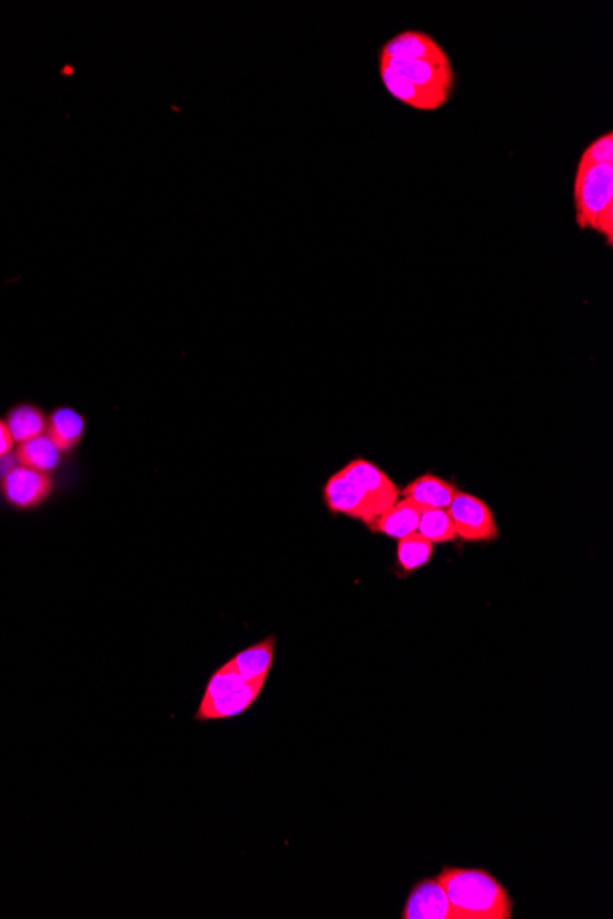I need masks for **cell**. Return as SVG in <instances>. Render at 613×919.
Masks as SVG:
<instances>
[{
	"instance_id": "10",
	"label": "cell",
	"mask_w": 613,
	"mask_h": 919,
	"mask_svg": "<svg viewBox=\"0 0 613 919\" xmlns=\"http://www.w3.org/2000/svg\"><path fill=\"white\" fill-rule=\"evenodd\" d=\"M404 919H454L451 901L439 879L415 885L403 912Z\"/></svg>"
},
{
	"instance_id": "3",
	"label": "cell",
	"mask_w": 613,
	"mask_h": 919,
	"mask_svg": "<svg viewBox=\"0 0 613 919\" xmlns=\"http://www.w3.org/2000/svg\"><path fill=\"white\" fill-rule=\"evenodd\" d=\"M575 220L581 230L597 231L613 245V162L579 158L573 182Z\"/></svg>"
},
{
	"instance_id": "2",
	"label": "cell",
	"mask_w": 613,
	"mask_h": 919,
	"mask_svg": "<svg viewBox=\"0 0 613 919\" xmlns=\"http://www.w3.org/2000/svg\"><path fill=\"white\" fill-rule=\"evenodd\" d=\"M437 879L445 887L454 919L513 918V899L487 870L445 868Z\"/></svg>"
},
{
	"instance_id": "12",
	"label": "cell",
	"mask_w": 613,
	"mask_h": 919,
	"mask_svg": "<svg viewBox=\"0 0 613 919\" xmlns=\"http://www.w3.org/2000/svg\"><path fill=\"white\" fill-rule=\"evenodd\" d=\"M425 511L426 508L421 507L417 503L403 497V500H397L388 511H384L383 514L369 525V531L384 534V536L397 540L398 542V540L406 538L409 534L417 533L421 514Z\"/></svg>"
},
{
	"instance_id": "15",
	"label": "cell",
	"mask_w": 613,
	"mask_h": 919,
	"mask_svg": "<svg viewBox=\"0 0 613 919\" xmlns=\"http://www.w3.org/2000/svg\"><path fill=\"white\" fill-rule=\"evenodd\" d=\"M276 644H278L276 635L263 639L259 643L245 648L243 652L237 653L236 658L230 659L231 666L245 681L263 680V678L268 680L274 655H276Z\"/></svg>"
},
{
	"instance_id": "14",
	"label": "cell",
	"mask_w": 613,
	"mask_h": 919,
	"mask_svg": "<svg viewBox=\"0 0 613 919\" xmlns=\"http://www.w3.org/2000/svg\"><path fill=\"white\" fill-rule=\"evenodd\" d=\"M457 492L459 488L452 481L443 480L435 474H423L404 486L401 496L412 500L423 508H448Z\"/></svg>"
},
{
	"instance_id": "5",
	"label": "cell",
	"mask_w": 613,
	"mask_h": 919,
	"mask_svg": "<svg viewBox=\"0 0 613 919\" xmlns=\"http://www.w3.org/2000/svg\"><path fill=\"white\" fill-rule=\"evenodd\" d=\"M325 507L335 516H347L358 522L366 523L367 527L377 520L384 511H388L386 505L377 502L367 492L358 488L355 483L336 472L327 480L322 488Z\"/></svg>"
},
{
	"instance_id": "6",
	"label": "cell",
	"mask_w": 613,
	"mask_h": 919,
	"mask_svg": "<svg viewBox=\"0 0 613 919\" xmlns=\"http://www.w3.org/2000/svg\"><path fill=\"white\" fill-rule=\"evenodd\" d=\"M446 511L456 527L457 538L465 542H494L500 538L496 517L479 497L459 491Z\"/></svg>"
},
{
	"instance_id": "8",
	"label": "cell",
	"mask_w": 613,
	"mask_h": 919,
	"mask_svg": "<svg viewBox=\"0 0 613 919\" xmlns=\"http://www.w3.org/2000/svg\"><path fill=\"white\" fill-rule=\"evenodd\" d=\"M338 472L388 508L401 497V488L395 485L394 480L377 465H373L372 461L358 457V460L349 461Z\"/></svg>"
},
{
	"instance_id": "16",
	"label": "cell",
	"mask_w": 613,
	"mask_h": 919,
	"mask_svg": "<svg viewBox=\"0 0 613 919\" xmlns=\"http://www.w3.org/2000/svg\"><path fill=\"white\" fill-rule=\"evenodd\" d=\"M432 556H434V544L423 538L419 533L398 540L397 564L401 575H412L421 567L431 564Z\"/></svg>"
},
{
	"instance_id": "17",
	"label": "cell",
	"mask_w": 613,
	"mask_h": 919,
	"mask_svg": "<svg viewBox=\"0 0 613 919\" xmlns=\"http://www.w3.org/2000/svg\"><path fill=\"white\" fill-rule=\"evenodd\" d=\"M417 533L432 544H451L457 540L456 527L446 508H426L421 514Z\"/></svg>"
},
{
	"instance_id": "4",
	"label": "cell",
	"mask_w": 613,
	"mask_h": 919,
	"mask_svg": "<svg viewBox=\"0 0 613 919\" xmlns=\"http://www.w3.org/2000/svg\"><path fill=\"white\" fill-rule=\"evenodd\" d=\"M58 492V477L32 471L17 461L0 474V507L16 514L41 511Z\"/></svg>"
},
{
	"instance_id": "9",
	"label": "cell",
	"mask_w": 613,
	"mask_h": 919,
	"mask_svg": "<svg viewBox=\"0 0 613 919\" xmlns=\"http://www.w3.org/2000/svg\"><path fill=\"white\" fill-rule=\"evenodd\" d=\"M87 424V417L79 409L59 404L48 412L47 435L67 457H70L83 443Z\"/></svg>"
},
{
	"instance_id": "1",
	"label": "cell",
	"mask_w": 613,
	"mask_h": 919,
	"mask_svg": "<svg viewBox=\"0 0 613 919\" xmlns=\"http://www.w3.org/2000/svg\"><path fill=\"white\" fill-rule=\"evenodd\" d=\"M378 73L394 100L421 112L443 109L456 89L451 56L423 30H404L384 42Z\"/></svg>"
},
{
	"instance_id": "11",
	"label": "cell",
	"mask_w": 613,
	"mask_h": 919,
	"mask_svg": "<svg viewBox=\"0 0 613 919\" xmlns=\"http://www.w3.org/2000/svg\"><path fill=\"white\" fill-rule=\"evenodd\" d=\"M13 457L19 465L56 477L59 476V472L63 471L65 463L69 460L47 434L27 441V443L17 444Z\"/></svg>"
},
{
	"instance_id": "18",
	"label": "cell",
	"mask_w": 613,
	"mask_h": 919,
	"mask_svg": "<svg viewBox=\"0 0 613 919\" xmlns=\"http://www.w3.org/2000/svg\"><path fill=\"white\" fill-rule=\"evenodd\" d=\"M243 683H245V680H243L241 675L237 674L236 669H234L230 661H228V663L223 664V666L217 670L216 674L211 675L210 683L206 686L200 703H210V701L217 700L220 695L228 694L231 690H236L237 686H241Z\"/></svg>"
},
{
	"instance_id": "19",
	"label": "cell",
	"mask_w": 613,
	"mask_h": 919,
	"mask_svg": "<svg viewBox=\"0 0 613 919\" xmlns=\"http://www.w3.org/2000/svg\"><path fill=\"white\" fill-rule=\"evenodd\" d=\"M581 158L582 160H590V162H613L612 131L604 132L601 137L595 138L592 144H587Z\"/></svg>"
},
{
	"instance_id": "7",
	"label": "cell",
	"mask_w": 613,
	"mask_h": 919,
	"mask_svg": "<svg viewBox=\"0 0 613 919\" xmlns=\"http://www.w3.org/2000/svg\"><path fill=\"white\" fill-rule=\"evenodd\" d=\"M267 678L263 680L245 681L241 686L231 690L228 694L220 695L210 703H200L195 712V721H223L241 715L256 703L265 689Z\"/></svg>"
},
{
	"instance_id": "13",
	"label": "cell",
	"mask_w": 613,
	"mask_h": 919,
	"mask_svg": "<svg viewBox=\"0 0 613 919\" xmlns=\"http://www.w3.org/2000/svg\"><path fill=\"white\" fill-rule=\"evenodd\" d=\"M4 418L16 444L27 443L47 434L48 412L33 401L11 404L10 408L6 409Z\"/></svg>"
},
{
	"instance_id": "20",
	"label": "cell",
	"mask_w": 613,
	"mask_h": 919,
	"mask_svg": "<svg viewBox=\"0 0 613 919\" xmlns=\"http://www.w3.org/2000/svg\"><path fill=\"white\" fill-rule=\"evenodd\" d=\"M16 441L11 437L4 415H0V461L11 460L16 454Z\"/></svg>"
}]
</instances>
